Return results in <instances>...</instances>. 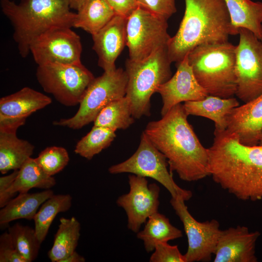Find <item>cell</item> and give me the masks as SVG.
<instances>
[{
  "instance_id": "obj_19",
  "label": "cell",
  "mask_w": 262,
  "mask_h": 262,
  "mask_svg": "<svg viewBox=\"0 0 262 262\" xmlns=\"http://www.w3.org/2000/svg\"><path fill=\"white\" fill-rule=\"evenodd\" d=\"M226 130L235 134L243 144L258 145L262 131V94L235 108L228 117Z\"/></svg>"
},
{
  "instance_id": "obj_37",
  "label": "cell",
  "mask_w": 262,
  "mask_h": 262,
  "mask_svg": "<svg viewBox=\"0 0 262 262\" xmlns=\"http://www.w3.org/2000/svg\"><path fill=\"white\" fill-rule=\"evenodd\" d=\"M18 173L15 170L9 175L0 177V207L5 206L12 199L8 195V190L12 186Z\"/></svg>"
},
{
  "instance_id": "obj_12",
  "label": "cell",
  "mask_w": 262,
  "mask_h": 262,
  "mask_svg": "<svg viewBox=\"0 0 262 262\" xmlns=\"http://www.w3.org/2000/svg\"><path fill=\"white\" fill-rule=\"evenodd\" d=\"M181 197H172L170 203L183 224L188 240L184 255L185 262H210L214 254L222 230L215 219L204 222L196 220Z\"/></svg>"
},
{
  "instance_id": "obj_17",
  "label": "cell",
  "mask_w": 262,
  "mask_h": 262,
  "mask_svg": "<svg viewBox=\"0 0 262 262\" xmlns=\"http://www.w3.org/2000/svg\"><path fill=\"white\" fill-rule=\"evenodd\" d=\"M260 235L259 231H250L246 226L222 230L213 262H257L256 246Z\"/></svg>"
},
{
  "instance_id": "obj_31",
  "label": "cell",
  "mask_w": 262,
  "mask_h": 262,
  "mask_svg": "<svg viewBox=\"0 0 262 262\" xmlns=\"http://www.w3.org/2000/svg\"><path fill=\"white\" fill-rule=\"evenodd\" d=\"M8 232L16 250L25 262L35 260L41 244L35 229L16 223L8 228Z\"/></svg>"
},
{
  "instance_id": "obj_32",
  "label": "cell",
  "mask_w": 262,
  "mask_h": 262,
  "mask_svg": "<svg viewBox=\"0 0 262 262\" xmlns=\"http://www.w3.org/2000/svg\"><path fill=\"white\" fill-rule=\"evenodd\" d=\"M34 159L46 174L53 176L67 165L69 157L64 147L51 146L42 150Z\"/></svg>"
},
{
  "instance_id": "obj_11",
  "label": "cell",
  "mask_w": 262,
  "mask_h": 262,
  "mask_svg": "<svg viewBox=\"0 0 262 262\" xmlns=\"http://www.w3.org/2000/svg\"><path fill=\"white\" fill-rule=\"evenodd\" d=\"M238 34L235 96L245 103L262 94V40L245 28L239 29Z\"/></svg>"
},
{
  "instance_id": "obj_36",
  "label": "cell",
  "mask_w": 262,
  "mask_h": 262,
  "mask_svg": "<svg viewBox=\"0 0 262 262\" xmlns=\"http://www.w3.org/2000/svg\"><path fill=\"white\" fill-rule=\"evenodd\" d=\"M115 15L128 18L139 6L137 0H106Z\"/></svg>"
},
{
  "instance_id": "obj_13",
  "label": "cell",
  "mask_w": 262,
  "mask_h": 262,
  "mask_svg": "<svg viewBox=\"0 0 262 262\" xmlns=\"http://www.w3.org/2000/svg\"><path fill=\"white\" fill-rule=\"evenodd\" d=\"M80 36L71 27H56L40 35L31 44L30 53L38 65L48 63H81Z\"/></svg>"
},
{
  "instance_id": "obj_21",
  "label": "cell",
  "mask_w": 262,
  "mask_h": 262,
  "mask_svg": "<svg viewBox=\"0 0 262 262\" xmlns=\"http://www.w3.org/2000/svg\"><path fill=\"white\" fill-rule=\"evenodd\" d=\"M53 194L50 189L35 193H19L1 208L0 226L5 227L10 222L17 219L33 220L39 207Z\"/></svg>"
},
{
  "instance_id": "obj_14",
  "label": "cell",
  "mask_w": 262,
  "mask_h": 262,
  "mask_svg": "<svg viewBox=\"0 0 262 262\" xmlns=\"http://www.w3.org/2000/svg\"><path fill=\"white\" fill-rule=\"evenodd\" d=\"M129 192L120 196L117 205L125 211L127 226L134 233L148 218L158 212L160 189L155 183L148 184L147 178L134 174L129 176Z\"/></svg>"
},
{
  "instance_id": "obj_6",
  "label": "cell",
  "mask_w": 262,
  "mask_h": 262,
  "mask_svg": "<svg viewBox=\"0 0 262 262\" xmlns=\"http://www.w3.org/2000/svg\"><path fill=\"white\" fill-rule=\"evenodd\" d=\"M167 46L162 47L142 60L126 62L128 75L126 97L135 119L149 116L150 99L159 87L172 77Z\"/></svg>"
},
{
  "instance_id": "obj_33",
  "label": "cell",
  "mask_w": 262,
  "mask_h": 262,
  "mask_svg": "<svg viewBox=\"0 0 262 262\" xmlns=\"http://www.w3.org/2000/svg\"><path fill=\"white\" fill-rule=\"evenodd\" d=\"M149 262H185V260L178 246H171L167 242H160L156 244Z\"/></svg>"
},
{
  "instance_id": "obj_7",
  "label": "cell",
  "mask_w": 262,
  "mask_h": 262,
  "mask_svg": "<svg viewBox=\"0 0 262 262\" xmlns=\"http://www.w3.org/2000/svg\"><path fill=\"white\" fill-rule=\"evenodd\" d=\"M127 83L125 70L116 68L104 72L89 85L76 114L70 118L55 121L53 124L76 130L94 122L105 107L126 96Z\"/></svg>"
},
{
  "instance_id": "obj_35",
  "label": "cell",
  "mask_w": 262,
  "mask_h": 262,
  "mask_svg": "<svg viewBox=\"0 0 262 262\" xmlns=\"http://www.w3.org/2000/svg\"><path fill=\"white\" fill-rule=\"evenodd\" d=\"M0 262H26L16 250L8 231L0 236Z\"/></svg>"
},
{
  "instance_id": "obj_26",
  "label": "cell",
  "mask_w": 262,
  "mask_h": 262,
  "mask_svg": "<svg viewBox=\"0 0 262 262\" xmlns=\"http://www.w3.org/2000/svg\"><path fill=\"white\" fill-rule=\"evenodd\" d=\"M81 225L74 217L60 219L52 246L48 255L52 262H61L76 251L80 237Z\"/></svg>"
},
{
  "instance_id": "obj_20",
  "label": "cell",
  "mask_w": 262,
  "mask_h": 262,
  "mask_svg": "<svg viewBox=\"0 0 262 262\" xmlns=\"http://www.w3.org/2000/svg\"><path fill=\"white\" fill-rule=\"evenodd\" d=\"M183 105L188 115L209 118L214 123V131H222L227 128L229 115L240 104L234 97L225 98L208 95L202 100L184 102Z\"/></svg>"
},
{
  "instance_id": "obj_25",
  "label": "cell",
  "mask_w": 262,
  "mask_h": 262,
  "mask_svg": "<svg viewBox=\"0 0 262 262\" xmlns=\"http://www.w3.org/2000/svg\"><path fill=\"white\" fill-rule=\"evenodd\" d=\"M115 15L106 0H87L77 11L73 27L81 28L93 35Z\"/></svg>"
},
{
  "instance_id": "obj_38",
  "label": "cell",
  "mask_w": 262,
  "mask_h": 262,
  "mask_svg": "<svg viewBox=\"0 0 262 262\" xmlns=\"http://www.w3.org/2000/svg\"><path fill=\"white\" fill-rule=\"evenodd\" d=\"M85 259L82 255L79 254L76 251L62 260L61 262H84Z\"/></svg>"
},
{
  "instance_id": "obj_40",
  "label": "cell",
  "mask_w": 262,
  "mask_h": 262,
  "mask_svg": "<svg viewBox=\"0 0 262 262\" xmlns=\"http://www.w3.org/2000/svg\"><path fill=\"white\" fill-rule=\"evenodd\" d=\"M259 145H262V131L261 133V135H260V140H259Z\"/></svg>"
},
{
  "instance_id": "obj_18",
  "label": "cell",
  "mask_w": 262,
  "mask_h": 262,
  "mask_svg": "<svg viewBox=\"0 0 262 262\" xmlns=\"http://www.w3.org/2000/svg\"><path fill=\"white\" fill-rule=\"evenodd\" d=\"M127 18L115 15L96 34L92 35L93 49L98 57V66L104 72L116 69L115 61L127 46Z\"/></svg>"
},
{
  "instance_id": "obj_27",
  "label": "cell",
  "mask_w": 262,
  "mask_h": 262,
  "mask_svg": "<svg viewBox=\"0 0 262 262\" xmlns=\"http://www.w3.org/2000/svg\"><path fill=\"white\" fill-rule=\"evenodd\" d=\"M56 184L52 177L46 174L36 162L34 158H29L18 169V173L8 190L9 197L18 192L27 193L32 188L49 189Z\"/></svg>"
},
{
  "instance_id": "obj_5",
  "label": "cell",
  "mask_w": 262,
  "mask_h": 262,
  "mask_svg": "<svg viewBox=\"0 0 262 262\" xmlns=\"http://www.w3.org/2000/svg\"><path fill=\"white\" fill-rule=\"evenodd\" d=\"M236 46L229 41L195 47L188 61L200 85L209 95L229 98L235 95Z\"/></svg>"
},
{
  "instance_id": "obj_15",
  "label": "cell",
  "mask_w": 262,
  "mask_h": 262,
  "mask_svg": "<svg viewBox=\"0 0 262 262\" xmlns=\"http://www.w3.org/2000/svg\"><path fill=\"white\" fill-rule=\"evenodd\" d=\"M51 98L29 87H24L0 99V131L16 132L33 113L50 104Z\"/></svg>"
},
{
  "instance_id": "obj_8",
  "label": "cell",
  "mask_w": 262,
  "mask_h": 262,
  "mask_svg": "<svg viewBox=\"0 0 262 262\" xmlns=\"http://www.w3.org/2000/svg\"><path fill=\"white\" fill-rule=\"evenodd\" d=\"M36 77L45 92L52 95L57 101L66 106L80 104L86 89L95 78L82 63L38 65Z\"/></svg>"
},
{
  "instance_id": "obj_9",
  "label": "cell",
  "mask_w": 262,
  "mask_h": 262,
  "mask_svg": "<svg viewBox=\"0 0 262 262\" xmlns=\"http://www.w3.org/2000/svg\"><path fill=\"white\" fill-rule=\"evenodd\" d=\"M168 163L165 156L150 141L143 131L139 145L129 158L111 166L112 174L129 173L155 180L169 192L172 197H180L185 201L192 196L191 191L180 188L175 182L168 170Z\"/></svg>"
},
{
  "instance_id": "obj_4",
  "label": "cell",
  "mask_w": 262,
  "mask_h": 262,
  "mask_svg": "<svg viewBox=\"0 0 262 262\" xmlns=\"http://www.w3.org/2000/svg\"><path fill=\"white\" fill-rule=\"evenodd\" d=\"M3 14L13 27V38L21 57L30 53L32 43L56 27H73L76 13L70 10L69 0H0Z\"/></svg>"
},
{
  "instance_id": "obj_2",
  "label": "cell",
  "mask_w": 262,
  "mask_h": 262,
  "mask_svg": "<svg viewBox=\"0 0 262 262\" xmlns=\"http://www.w3.org/2000/svg\"><path fill=\"white\" fill-rule=\"evenodd\" d=\"M183 104L172 107L161 119L148 123L143 131L166 158L171 171L184 181L209 176L208 148L204 147L187 120Z\"/></svg>"
},
{
  "instance_id": "obj_16",
  "label": "cell",
  "mask_w": 262,
  "mask_h": 262,
  "mask_svg": "<svg viewBox=\"0 0 262 262\" xmlns=\"http://www.w3.org/2000/svg\"><path fill=\"white\" fill-rule=\"evenodd\" d=\"M176 66L175 74L162 84L157 91L162 99V116L178 104L202 100L209 95L195 77L189 64L187 55L177 63Z\"/></svg>"
},
{
  "instance_id": "obj_3",
  "label": "cell",
  "mask_w": 262,
  "mask_h": 262,
  "mask_svg": "<svg viewBox=\"0 0 262 262\" xmlns=\"http://www.w3.org/2000/svg\"><path fill=\"white\" fill-rule=\"evenodd\" d=\"M178 30L167 45L172 63L181 61L196 46L228 41L235 35L224 0H184Z\"/></svg>"
},
{
  "instance_id": "obj_28",
  "label": "cell",
  "mask_w": 262,
  "mask_h": 262,
  "mask_svg": "<svg viewBox=\"0 0 262 262\" xmlns=\"http://www.w3.org/2000/svg\"><path fill=\"white\" fill-rule=\"evenodd\" d=\"M72 200L69 194H53L41 205L33 219L35 232L40 243L45 239L56 215L69 210Z\"/></svg>"
},
{
  "instance_id": "obj_10",
  "label": "cell",
  "mask_w": 262,
  "mask_h": 262,
  "mask_svg": "<svg viewBox=\"0 0 262 262\" xmlns=\"http://www.w3.org/2000/svg\"><path fill=\"white\" fill-rule=\"evenodd\" d=\"M167 20L138 6L127 18V46L129 59L138 61L167 46L171 38Z\"/></svg>"
},
{
  "instance_id": "obj_1",
  "label": "cell",
  "mask_w": 262,
  "mask_h": 262,
  "mask_svg": "<svg viewBox=\"0 0 262 262\" xmlns=\"http://www.w3.org/2000/svg\"><path fill=\"white\" fill-rule=\"evenodd\" d=\"M214 135L208 148L209 176L240 200H262V145L243 144L227 130Z\"/></svg>"
},
{
  "instance_id": "obj_39",
  "label": "cell",
  "mask_w": 262,
  "mask_h": 262,
  "mask_svg": "<svg viewBox=\"0 0 262 262\" xmlns=\"http://www.w3.org/2000/svg\"><path fill=\"white\" fill-rule=\"evenodd\" d=\"M87 0H69L71 9L79 10Z\"/></svg>"
},
{
  "instance_id": "obj_34",
  "label": "cell",
  "mask_w": 262,
  "mask_h": 262,
  "mask_svg": "<svg viewBox=\"0 0 262 262\" xmlns=\"http://www.w3.org/2000/svg\"><path fill=\"white\" fill-rule=\"evenodd\" d=\"M138 6L167 20L177 12L175 0H137Z\"/></svg>"
},
{
  "instance_id": "obj_23",
  "label": "cell",
  "mask_w": 262,
  "mask_h": 262,
  "mask_svg": "<svg viewBox=\"0 0 262 262\" xmlns=\"http://www.w3.org/2000/svg\"><path fill=\"white\" fill-rule=\"evenodd\" d=\"M16 132L0 131V172L18 170L32 155L34 147L18 138Z\"/></svg>"
},
{
  "instance_id": "obj_22",
  "label": "cell",
  "mask_w": 262,
  "mask_h": 262,
  "mask_svg": "<svg viewBox=\"0 0 262 262\" xmlns=\"http://www.w3.org/2000/svg\"><path fill=\"white\" fill-rule=\"evenodd\" d=\"M235 35L240 28L252 32L262 40V2L251 0H224Z\"/></svg>"
},
{
  "instance_id": "obj_30",
  "label": "cell",
  "mask_w": 262,
  "mask_h": 262,
  "mask_svg": "<svg viewBox=\"0 0 262 262\" xmlns=\"http://www.w3.org/2000/svg\"><path fill=\"white\" fill-rule=\"evenodd\" d=\"M115 131L94 125L90 131L76 144L74 152L87 160L107 148L116 137Z\"/></svg>"
},
{
  "instance_id": "obj_24",
  "label": "cell",
  "mask_w": 262,
  "mask_h": 262,
  "mask_svg": "<svg viewBox=\"0 0 262 262\" xmlns=\"http://www.w3.org/2000/svg\"><path fill=\"white\" fill-rule=\"evenodd\" d=\"M145 223L144 229L137 233V237L143 241L147 253L153 252L158 243L168 242L182 236L181 231L158 212L150 215Z\"/></svg>"
},
{
  "instance_id": "obj_29",
  "label": "cell",
  "mask_w": 262,
  "mask_h": 262,
  "mask_svg": "<svg viewBox=\"0 0 262 262\" xmlns=\"http://www.w3.org/2000/svg\"><path fill=\"white\" fill-rule=\"evenodd\" d=\"M131 102L126 97L114 101L105 107L94 121V125L112 129L125 130L134 122Z\"/></svg>"
}]
</instances>
